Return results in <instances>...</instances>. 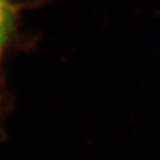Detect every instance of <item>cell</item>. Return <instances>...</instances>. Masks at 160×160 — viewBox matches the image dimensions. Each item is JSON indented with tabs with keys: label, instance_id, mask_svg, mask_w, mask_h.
Segmentation results:
<instances>
[{
	"label": "cell",
	"instance_id": "6da1fadb",
	"mask_svg": "<svg viewBox=\"0 0 160 160\" xmlns=\"http://www.w3.org/2000/svg\"><path fill=\"white\" fill-rule=\"evenodd\" d=\"M14 19V7L10 0H0V51L7 42Z\"/></svg>",
	"mask_w": 160,
	"mask_h": 160
}]
</instances>
